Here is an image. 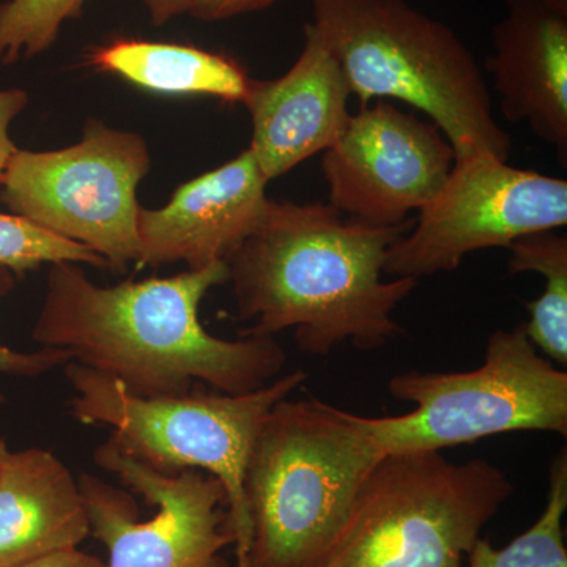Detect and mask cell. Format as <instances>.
Here are the masks:
<instances>
[{"instance_id": "1", "label": "cell", "mask_w": 567, "mask_h": 567, "mask_svg": "<svg viewBox=\"0 0 567 567\" xmlns=\"http://www.w3.org/2000/svg\"><path fill=\"white\" fill-rule=\"evenodd\" d=\"M227 279V264L218 262L99 286L80 264H52L32 336L142 398L183 394L197 383L219 393H251L281 375L287 357L274 336L229 341L205 330L200 303Z\"/></svg>"}, {"instance_id": "2", "label": "cell", "mask_w": 567, "mask_h": 567, "mask_svg": "<svg viewBox=\"0 0 567 567\" xmlns=\"http://www.w3.org/2000/svg\"><path fill=\"white\" fill-rule=\"evenodd\" d=\"M410 223L374 226L346 219L330 204L275 203L251 237L226 260L241 336L293 328L303 352L328 354L342 342L374 350L401 333L393 311L416 279L388 278L390 246Z\"/></svg>"}, {"instance_id": "3", "label": "cell", "mask_w": 567, "mask_h": 567, "mask_svg": "<svg viewBox=\"0 0 567 567\" xmlns=\"http://www.w3.org/2000/svg\"><path fill=\"white\" fill-rule=\"evenodd\" d=\"M315 22L361 107L399 100L429 115L456 159L488 153L507 162L513 140L498 125L486 78L445 22L405 0H311Z\"/></svg>"}, {"instance_id": "4", "label": "cell", "mask_w": 567, "mask_h": 567, "mask_svg": "<svg viewBox=\"0 0 567 567\" xmlns=\"http://www.w3.org/2000/svg\"><path fill=\"white\" fill-rule=\"evenodd\" d=\"M380 457L360 415L316 398L278 402L246 468L249 567H319Z\"/></svg>"}, {"instance_id": "5", "label": "cell", "mask_w": 567, "mask_h": 567, "mask_svg": "<svg viewBox=\"0 0 567 567\" xmlns=\"http://www.w3.org/2000/svg\"><path fill=\"white\" fill-rule=\"evenodd\" d=\"M74 395L71 415L85 425H107L126 453L162 472L200 470L215 476L227 495L235 543L234 567H249L252 529L245 476L260 425L271 409L308 379L306 372L279 375L244 394L189 390L142 398L121 382L70 361L63 365Z\"/></svg>"}, {"instance_id": "6", "label": "cell", "mask_w": 567, "mask_h": 567, "mask_svg": "<svg viewBox=\"0 0 567 567\" xmlns=\"http://www.w3.org/2000/svg\"><path fill=\"white\" fill-rule=\"evenodd\" d=\"M513 492L506 473L483 458L386 454L365 475L319 567H462Z\"/></svg>"}, {"instance_id": "7", "label": "cell", "mask_w": 567, "mask_h": 567, "mask_svg": "<svg viewBox=\"0 0 567 567\" xmlns=\"http://www.w3.org/2000/svg\"><path fill=\"white\" fill-rule=\"evenodd\" d=\"M388 391L415 409L360 416L380 456L442 451L506 432L567 434V372L551 365L522 327L496 330L473 371L404 372Z\"/></svg>"}, {"instance_id": "8", "label": "cell", "mask_w": 567, "mask_h": 567, "mask_svg": "<svg viewBox=\"0 0 567 567\" xmlns=\"http://www.w3.org/2000/svg\"><path fill=\"white\" fill-rule=\"evenodd\" d=\"M151 164L141 134L92 118L70 147L18 148L0 183V200L11 215L84 245L123 274L140 256L136 192Z\"/></svg>"}, {"instance_id": "9", "label": "cell", "mask_w": 567, "mask_h": 567, "mask_svg": "<svg viewBox=\"0 0 567 567\" xmlns=\"http://www.w3.org/2000/svg\"><path fill=\"white\" fill-rule=\"evenodd\" d=\"M93 458L158 509L141 522L128 492L87 473L78 477L91 535L110 551L106 567H233L223 557L224 548L235 543L227 495L215 476L153 468L112 436Z\"/></svg>"}, {"instance_id": "10", "label": "cell", "mask_w": 567, "mask_h": 567, "mask_svg": "<svg viewBox=\"0 0 567 567\" xmlns=\"http://www.w3.org/2000/svg\"><path fill=\"white\" fill-rule=\"evenodd\" d=\"M566 224V181L476 153L456 159L410 234L388 249L383 271L391 279L417 281L456 270L468 254L507 249L525 235L561 229Z\"/></svg>"}, {"instance_id": "11", "label": "cell", "mask_w": 567, "mask_h": 567, "mask_svg": "<svg viewBox=\"0 0 567 567\" xmlns=\"http://www.w3.org/2000/svg\"><path fill=\"white\" fill-rule=\"evenodd\" d=\"M456 153L442 130L385 100L361 107L323 152L330 205L374 226L406 223L445 185Z\"/></svg>"}, {"instance_id": "12", "label": "cell", "mask_w": 567, "mask_h": 567, "mask_svg": "<svg viewBox=\"0 0 567 567\" xmlns=\"http://www.w3.org/2000/svg\"><path fill=\"white\" fill-rule=\"evenodd\" d=\"M267 178L249 148L178 186L163 208L141 207L137 267L183 262L188 270L226 262L267 215Z\"/></svg>"}, {"instance_id": "13", "label": "cell", "mask_w": 567, "mask_h": 567, "mask_svg": "<svg viewBox=\"0 0 567 567\" xmlns=\"http://www.w3.org/2000/svg\"><path fill=\"white\" fill-rule=\"evenodd\" d=\"M344 71L312 24L305 25V48L278 80H252L245 99L252 121L249 144L268 182L305 159L328 151L352 114Z\"/></svg>"}, {"instance_id": "14", "label": "cell", "mask_w": 567, "mask_h": 567, "mask_svg": "<svg viewBox=\"0 0 567 567\" xmlns=\"http://www.w3.org/2000/svg\"><path fill=\"white\" fill-rule=\"evenodd\" d=\"M486 69L506 121L525 122L567 163V0H505Z\"/></svg>"}, {"instance_id": "15", "label": "cell", "mask_w": 567, "mask_h": 567, "mask_svg": "<svg viewBox=\"0 0 567 567\" xmlns=\"http://www.w3.org/2000/svg\"><path fill=\"white\" fill-rule=\"evenodd\" d=\"M91 535L76 477L51 451H7L0 461V567L78 548Z\"/></svg>"}, {"instance_id": "16", "label": "cell", "mask_w": 567, "mask_h": 567, "mask_svg": "<svg viewBox=\"0 0 567 567\" xmlns=\"http://www.w3.org/2000/svg\"><path fill=\"white\" fill-rule=\"evenodd\" d=\"M89 65L137 87L171 95H210L244 104L252 78L233 58L192 44L118 39L95 48Z\"/></svg>"}, {"instance_id": "17", "label": "cell", "mask_w": 567, "mask_h": 567, "mask_svg": "<svg viewBox=\"0 0 567 567\" xmlns=\"http://www.w3.org/2000/svg\"><path fill=\"white\" fill-rule=\"evenodd\" d=\"M507 275L536 271L546 279L537 300L528 301L529 320L522 324L546 358L567 365V238L555 230L525 235L509 246Z\"/></svg>"}, {"instance_id": "18", "label": "cell", "mask_w": 567, "mask_h": 567, "mask_svg": "<svg viewBox=\"0 0 567 567\" xmlns=\"http://www.w3.org/2000/svg\"><path fill=\"white\" fill-rule=\"evenodd\" d=\"M567 509V453L554 458L548 475L546 507L537 522L506 547L477 539L468 551V567H567L563 518Z\"/></svg>"}, {"instance_id": "19", "label": "cell", "mask_w": 567, "mask_h": 567, "mask_svg": "<svg viewBox=\"0 0 567 567\" xmlns=\"http://www.w3.org/2000/svg\"><path fill=\"white\" fill-rule=\"evenodd\" d=\"M85 0H7L0 6V63L50 50L63 22L80 17Z\"/></svg>"}, {"instance_id": "20", "label": "cell", "mask_w": 567, "mask_h": 567, "mask_svg": "<svg viewBox=\"0 0 567 567\" xmlns=\"http://www.w3.org/2000/svg\"><path fill=\"white\" fill-rule=\"evenodd\" d=\"M59 262L107 268L106 260L84 245L40 229L21 216L0 213V265L22 278L41 265Z\"/></svg>"}, {"instance_id": "21", "label": "cell", "mask_w": 567, "mask_h": 567, "mask_svg": "<svg viewBox=\"0 0 567 567\" xmlns=\"http://www.w3.org/2000/svg\"><path fill=\"white\" fill-rule=\"evenodd\" d=\"M14 286H17V275L0 265V298L13 292ZM70 361V354L65 350L52 349V347H41L35 352H20L0 344V374L3 375L35 379V377L48 374L52 369L63 368ZM2 401L3 398L0 395V402Z\"/></svg>"}, {"instance_id": "22", "label": "cell", "mask_w": 567, "mask_h": 567, "mask_svg": "<svg viewBox=\"0 0 567 567\" xmlns=\"http://www.w3.org/2000/svg\"><path fill=\"white\" fill-rule=\"evenodd\" d=\"M29 104L28 92L22 89L0 91V183L18 147L10 137V125Z\"/></svg>"}, {"instance_id": "23", "label": "cell", "mask_w": 567, "mask_h": 567, "mask_svg": "<svg viewBox=\"0 0 567 567\" xmlns=\"http://www.w3.org/2000/svg\"><path fill=\"white\" fill-rule=\"evenodd\" d=\"M276 0H193L188 13L200 21H224L274 6Z\"/></svg>"}, {"instance_id": "24", "label": "cell", "mask_w": 567, "mask_h": 567, "mask_svg": "<svg viewBox=\"0 0 567 567\" xmlns=\"http://www.w3.org/2000/svg\"><path fill=\"white\" fill-rule=\"evenodd\" d=\"M13 567H106V565L102 559L85 554L78 547L54 551V554L44 555V557L31 559V561Z\"/></svg>"}, {"instance_id": "25", "label": "cell", "mask_w": 567, "mask_h": 567, "mask_svg": "<svg viewBox=\"0 0 567 567\" xmlns=\"http://www.w3.org/2000/svg\"><path fill=\"white\" fill-rule=\"evenodd\" d=\"M155 25H164L174 18L188 13L193 0H142Z\"/></svg>"}, {"instance_id": "26", "label": "cell", "mask_w": 567, "mask_h": 567, "mask_svg": "<svg viewBox=\"0 0 567 567\" xmlns=\"http://www.w3.org/2000/svg\"><path fill=\"white\" fill-rule=\"evenodd\" d=\"M9 451V445H7L6 440L0 439V461H2L3 454Z\"/></svg>"}]
</instances>
